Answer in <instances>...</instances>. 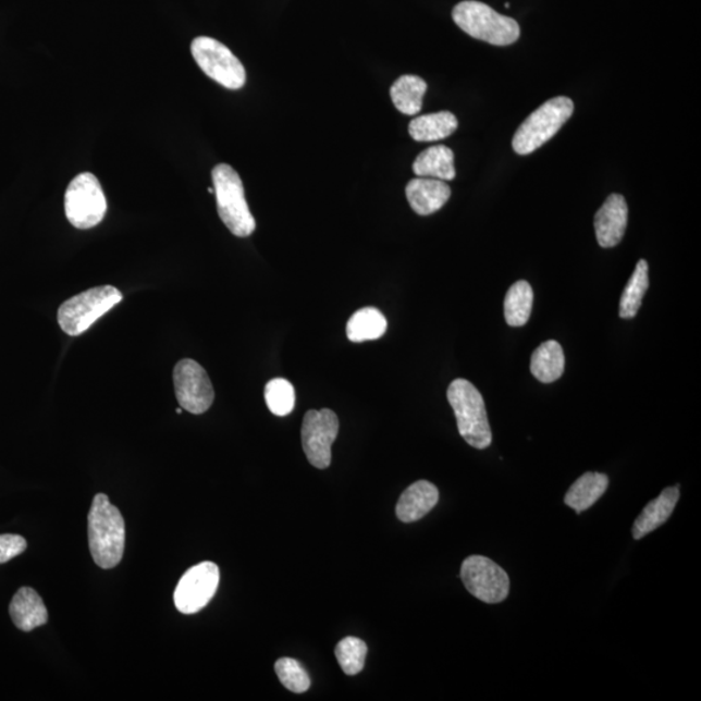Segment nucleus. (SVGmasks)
Wrapping results in <instances>:
<instances>
[{"label": "nucleus", "mask_w": 701, "mask_h": 701, "mask_svg": "<svg viewBox=\"0 0 701 701\" xmlns=\"http://www.w3.org/2000/svg\"><path fill=\"white\" fill-rule=\"evenodd\" d=\"M87 536L94 562L102 569H112L123 561L125 550V521L120 511L104 494L94 497Z\"/></svg>", "instance_id": "nucleus-1"}, {"label": "nucleus", "mask_w": 701, "mask_h": 701, "mask_svg": "<svg viewBox=\"0 0 701 701\" xmlns=\"http://www.w3.org/2000/svg\"><path fill=\"white\" fill-rule=\"evenodd\" d=\"M455 24L468 36L494 46H509L520 38L521 29L516 20L501 15L490 5L465 0L453 11Z\"/></svg>", "instance_id": "nucleus-2"}, {"label": "nucleus", "mask_w": 701, "mask_h": 701, "mask_svg": "<svg viewBox=\"0 0 701 701\" xmlns=\"http://www.w3.org/2000/svg\"><path fill=\"white\" fill-rule=\"evenodd\" d=\"M447 397L456 416L458 433L464 441L477 450L490 447L492 433L480 391L474 383L458 379L451 383Z\"/></svg>", "instance_id": "nucleus-3"}, {"label": "nucleus", "mask_w": 701, "mask_h": 701, "mask_svg": "<svg viewBox=\"0 0 701 701\" xmlns=\"http://www.w3.org/2000/svg\"><path fill=\"white\" fill-rule=\"evenodd\" d=\"M212 180L221 221L235 237H248L255 232L256 221L249 211L239 174L231 165L219 164L213 168Z\"/></svg>", "instance_id": "nucleus-4"}, {"label": "nucleus", "mask_w": 701, "mask_h": 701, "mask_svg": "<svg viewBox=\"0 0 701 701\" xmlns=\"http://www.w3.org/2000/svg\"><path fill=\"white\" fill-rule=\"evenodd\" d=\"M575 112V103L566 97L548 100L518 127L512 146L518 155H529L542 147L562 130Z\"/></svg>", "instance_id": "nucleus-5"}, {"label": "nucleus", "mask_w": 701, "mask_h": 701, "mask_svg": "<svg viewBox=\"0 0 701 701\" xmlns=\"http://www.w3.org/2000/svg\"><path fill=\"white\" fill-rule=\"evenodd\" d=\"M123 300V294L113 286L87 290L63 303L58 311V322L65 334L77 336L89 330L94 322L110 312Z\"/></svg>", "instance_id": "nucleus-6"}, {"label": "nucleus", "mask_w": 701, "mask_h": 701, "mask_svg": "<svg viewBox=\"0 0 701 701\" xmlns=\"http://www.w3.org/2000/svg\"><path fill=\"white\" fill-rule=\"evenodd\" d=\"M107 200L100 182L91 173H81L65 192V214L74 227L91 229L102 222Z\"/></svg>", "instance_id": "nucleus-7"}, {"label": "nucleus", "mask_w": 701, "mask_h": 701, "mask_svg": "<svg viewBox=\"0 0 701 701\" xmlns=\"http://www.w3.org/2000/svg\"><path fill=\"white\" fill-rule=\"evenodd\" d=\"M195 62L208 77L229 90H238L246 84V71L239 59L225 45L210 37L193 40Z\"/></svg>", "instance_id": "nucleus-8"}, {"label": "nucleus", "mask_w": 701, "mask_h": 701, "mask_svg": "<svg viewBox=\"0 0 701 701\" xmlns=\"http://www.w3.org/2000/svg\"><path fill=\"white\" fill-rule=\"evenodd\" d=\"M460 576L465 589L483 603H502L509 595L507 571L489 557L475 555L465 558Z\"/></svg>", "instance_id": "nucleus-9"}, {"label": "nucleus", "mask_w": 701, "mask_h": 701, "mask_svg": "<svg viewBox=\"0 0 701 701\" xmlns=\"http://www.w3.org/2000/svg\"><path fill=\"white\" fill-rule=\"evenodd\" d=\"M340 420L333 410H308L303 420L302 443L308 462L317 469L332 464V446L339 436Z\"/></svg>", "instance_id": "nucleus-10"}, {"label": "nucleus", "mask_w": 701, "mask_h": 701, "mask_svg": "<svg viewBox=\"0 0 701 701\" xmlns=\"http://www.w3.org/2000/svg\"><path fill=\"white\" fill-rule=\"evenodd\" d=\"M175 396L182 409L193 415H201L211 408L214 390L204 367L195 360L177 362L173 372Z\"/></svg>", "instance_id": "nucleus-11"}, {"label": "nucleus", "mask_w": 701, "mask_h": 701, "mask_svg": "<svg viewBox=\"0 0 701 701\" xmlns=\"http://www.w3.org/2000/svg\"><path fill=\"white\" fill-rule=\"evenodd\" d=\"M219 566L205 562L193 566L180 579L174 591V604L184 615H194L204 610L218 591Z\"/></svg>", "instance_id": "nucleus-12"}, {"label": "nucleus", "mask_w": 701, "mask_h": 701, "mask_svg": "<svg viewBox=\"0 0 701 701\" xmlns=\"http://www.w3.org/2000/svg\"><path fill=\"white\" fill-rule=\"evenodd\" d=\"M629 208L623 195L612 194L595 214V232L600 247H616L628 226Z\"/></svg>", "instance_id": "nucleus-13"}, {"label": "nucleus", "mask_w": 701, "mask_h": 701, "mask_svg": "<svg viewBox=\"0 0 701 701\" xmlns=\"http://www.w3.org/2000/svg\"><path fill=\"white\" fill-rule=\"evenodd\" d=\"M406 195L410 208L420 216L433 214L447 204L451 187L435 179H415L408 182Z\"/></svg>", "instance_id": "nucleus-14"}, {"label": "nucleus", "mask_w": 701, "mask_h": 701, "mask_svg": "<svg viewBox=\"0 0 701 701\" xmlns=\"http://www.w3.org/2000/svg\"><path fill=\"white\" fill-rule=\"evenodd\" d=\"M440 502V491L429 481H417L403 492L396 504V516L402 522L421 520Z\"/></svg>", "instance_id": "nucleus-15"}, {"label": "nucleus", "mask_w": 701, "mask_h": 701, "mask_svg": "<svg viewBox=\"0 0 701 701\" xmlns=\"http://www.w3.org/2000/svg\"><path fill=\"white\" fill-rule=\"evenodd\" d=\"M679 501V487L665 489L659 497L645 505L632 525V537L636 541L649 536L664 525L676 509Z\"/></svg>", "instance_id": "nucleus-16"}, {"label": "nucleus", "mask_w": 701, "mask_h": 701, "mask_svg": "<svg viewBox=\"0 0 701 701\" xmlns=\"http://www.w3.org/2000/svg\"><path fill=\"white\" fill-rule=\"evenodd\" d=\"M10 615L16 628L26 632L47 624L49 613L38 592L30 588L20 589L10 605Z\"/></svg>", "instance_id": "nucleus-17"}, {"label": "nucleus", "mask_w": 701, "mask_h": 701, "mask_svg": "<svg viewBox=\"0 0 701 701\" xmlns=\"http://www.w3.org/2000/svg\"><path fill=\"white\" fill-rule=\"evenodd\" d=\"M414 172L417 177L453 181L456 177L453 150L443 145L427 148L416 158Z\"/></svg>", "instance_id": "nucleus-18"}, {"label": "nucleus", "mask_w": 701, "mask_h": 701, "mask_svg": "<svg viewBox=\"0 0 701 701\" xmlns=\"http://www.w3.org/2000/svg\"><path fill=\"white\" fill-rule=\"evenodd\" d=\"M608 477L603 474H598V471H589V474L579 477L571 484L568 492H566L564 502L568 507L575 509L578 515L582 514V512L591 508L604 495V492L608 489Z\"/></svg>", "instance_id": "nucleus-19"}, {"label": "nucleus", "mask_w": 701, "mask_h": 701, "mask_svg": "<svg viewBox=\"0 0 701 701\" xmlns=\"http://www.w3.org/2000/svg\"><path fill=\"white\" fill-rule=\"evenodd\" d=\"M565 369V356L561 343L548 341L531 356L530 370L538 381L552 383L561 379Z\"/></svg>", "instance_id": "nucleus-20"}, {"label": "nucleus", "mask_w": 701, "mask_h": 701, "mask_svg": "<svg viewBox=\"0 0 701 701\" xmlns=\"http://www.w3.org/2000/svg\"><path fill=\"white\" fill-rule=\"evenodd\" d=\"M458 123L454 113L442 111L423 114L410 121L409 136L417 142H434L447 138L457 130Z\"/></svg>", "instance_id": "nucleus-21"}, {"label": "nucleus", "mask_w": 701, "mask_h": 701, "mask_svg": "<svg viewBox=\"0 0 701 701\" xmlns=\"http://www.w3.org/2000/svg\"><path fill=\"white\" fill-rule=\"evenodd\" d=\"M386 329V317L379 309L367 307L350 316L346 332L350 342L360 343L381 339Z\"/></svg>", "instance_id": "nucleus-22"}, {"label": "nucleus", "mask_w": 701, "mask_h": 701, "mask_svg": "<svg viewBox=\"0 0 701 701\" xmlns=\"http://www.w3.org/2000/svg\"><path fill=\"white\" fill-rule=\"evenodd\" d=\"M428 85L421 77L402 76L391 86L390 96L397 111L408 116H415L422 108L425 93Z\"/></svg>", "instance_id": "nucleus-23"}, {"label": "nucleus", "mask_w": 701, "mask_h": 701, "mask_svg": "<svg viewBox=\"0 0 701 701\" xmlns=\"http://www.w3.org/2000/svg\"><path fill=\"white\" fill-rule=\"evenodd\" d=\"M534 293L529 282L518 281L505 295L504 317L509 327L520 328L529 321Z\"/></svg>", "instance_id": "nucleus-24"}, {"label": "nucleus", "mask_w": 701, "mask_h": 701, "mask_svg": "<svg viewBox=\"0 0 701 701\" xmlns=\"http://www.w3.org/2000/svg\"><path fill=\"white\" fill-rule=\"evenodd\" d=\"M649 287V262L642 259L638 261L636 271H634L628 285H626L622 302H619V317L622 319L628 320L637 316Z\"/></svg>", "instance_id": "nucleus-25"}, {"label": "nucleus", "mask_w": 701, "mask_h": 701, "mask_svg": "<svg viewBox=\"0 0 701 701\" xmlns=\"http://www.w3.org/2000/svg\"><path fill=\"white\" fill-rule=\"evenodd\" d=\"M368 647L364 640L347 637L336 645L335 657L347 676H356L364 669Z\"/></svg>", "instance_id": "nucleus-26"}, {"label": "nucleus", "mask_w": 701, "mask_h": 701, "mask_svg": "<svg viewBox=\"0 0 701 701\" xmlns=\"http://www.w3.org/2000/svg\"><path fill=\"white\" fill-rule=\"evenodd\" d=\"M266 402L269 410L275 416H287L295 407V390L285 379H274L266 386Z\"/></svg>", "instance_id": "nucleus-27"}, {"label": "nucleus", "mask_w": 701, "mask_h": 701, "mask_svg": "<svg viewBox=\"0 0 701 701\" xmlns=\"http://www.w3.org/2000/svg\"><path fill=\"white\" fill-rule=\"evenodd\" d=\"M275 673H278L281 684L285 686L288 691L303 693L311 687V678H309L305 667L294 659H280L279 662L275 663Z\"/></svg>", "instance_id": "nucleus-28"}, {"label": "nucleus", "mask_w": 701, "mask_h": 701, "mask_svg": "<svg viewBox=\"0 0 701 701\" xmlns=\"http://www.w3.org/2000/svg\"><path fill=\"white\" fill-rule=\"evenodd\" d=\"M28 548L25 538L16 534L0 536V564H5L22 555Z\"/></svg>", "instance_id": "nucleus-29"}, {"label": "nucleus", "mask_w": 701, "mask_h": 701, "mask_svg": "<svg viewBox=\"0 0 701 701\" xmlns=\"http://www.w3.org/2000/svg\"><path fill=\"white\" fill-rule=\"evenodd\" d=\"M208 193L214 194V188L213 187L208 188Z\"/></svg>", "instance_id": "nucleus-30"}, {"label": "nucleus", "mask_w": 701, "mask_h": 701, "mask_svg": "<svg viewBox=\"0 0 701 701\" xmlns=\"http://www.w3.org/2000/svg\"><path fill=\"white\" fill-rule=\"evenodd\" d=\"M175 413H177L179 415H181V414H182V408H177V410H175Z\"/></svg>", "instance_id": "nucleus-31"}]
</instances>
